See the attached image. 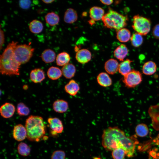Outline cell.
<instances>
[{
  "label": "cell",
  "instance_id": "obj_31",
  "mask_svg": "<svg viewBox=\"0 0 159 159\" xmlns=\"http://www.w3.org/2000/svg\"><path fill=\"white\" fill-rule=\"evenodd\" d=\"M135 131L137 135L140 137L146 136L149 132L148 126L143 123L137 125L135 127Z\"/></svg>",
  "mask_w": 159,
  "mask_h": 159
},
{
  "label": "cell",
  "instance_id": "obj_26",
  "mask_svg": "<svg viewBox=\"0 0 159 159\" xmlns=\"http://www.w3.org/2000/svg\"><path fill=\"white\" fill-rule=\"evenodd\" d=\"M29 28L32 33L34 34H39L42 31L43 25L40 21L34 19L29 23Z\"/></svg>",
  "mask_w": 159,
  "mask_h": 159
},
{
  "label": "cell",
  "instance_id": "obj_30",
  "mask_svg": "<svg viewBox=\"0 0 159 159\" xmlns=\"http://www.w3.org/2000/svg\"><path fill=\"white\" fill-rule=\"evenodd\" d=\"M17 150L19 154L23 156L29 155L31 150L30 147L27 144L24 142H21L18 144Z\"/></svg>",
  "mask_w": 159,
  "mask_h": 159
},
{
  "label": "cell",
  "instance_id": "obj_39",
  "mask_svg": "<svg viewBox=\"0 0 159 159\" xmlns=\"http://www.w3.org/2000/svg\"><path fill=\"white\" fill-rule=\"evenodd\" d=\"M100 1L103 4L107 5H111L113 2V1L112 0H100Z\"/></svg>",
  "mask_w": 159,
  "mask_h": 159
},
{
  "label": "cell",
  "instance_id": "obj_12",
  "mask_svg": "<svg viewBox=\"0 0 159 159\" xmlns=\"http://www.w3.org/2000/svg\"><path fill=\"white\" fill-rule=\"evenodd\" d=\"M30 77L31 80L34 83H40L45 78L44 72L40 68H35L31 71Z\"/></svg>",
  "mask_w": 159,
  "mask_h": 159
},
{
  "label": "cell",
  "instance_id": "obj_28",
  "mask_svg": "<svg viewBox=\"0 0 159 159\" xmlns=\"http://www.w3.org/2000/svg\"><path fill=\"white\" fill-rule=\"evenodd\" d=\"M46 22L50 26H54L58 24L59 21V15L54 12H49L45 17Z\"/></svg>",
  "mask_w": 159,
  "mask_h": 159
},
{
  "label": "cell",
  "instance_id": "obj_37",
  "mask_svg": "<svg viewBox=\"0 0 159 159\" xmlns=\"http://www.w3.org/2000/svg\"><path fill=\"white\" fill-rule=\"evenodd\" d=\"M152 34L153 37L156 39H159V24L156 25L152 30Z\"/></svg>",
  "mask_w": 159,
  "mask_h": 159
},
{
  "label": "cell",
  "instance_id": "obj_4",
  "mask_svg": "<svg viewBox=\"0 0 159 159\" xmlns=\"http://www.w3.org/2000/svg\"><path fill=\"white\" fill-rule=\"evenodd\" d=\"M102 19L104 26L114 29L117 32L126 26L128 18L127 16L110 9Z\"/></svg>",
  "mask_w": 159,
  "mask_h": 159
},
{
  "label": "cell",
  "instance_id": "obj_27",
  "mask_svg": "<svg viewBox=\"0 0 159 159\" xmlns=\"http://www.w3.org/2000/svg\"><path fill=\"white\" fill-rule=\"evenodd\" d=\"M148 113L153 122L159 124V104L150 106L148 109Z\"/></svg>",
  "mask_w": 159,
  "mask_h": 159
},
{
  "label": "cell",
  "instance_id": "obj_34",
  "mask_svg": "<svg viewBox=\"0 0 159 159\" xmlns=\"http://www.w3.org/2000/svg\"><path fill=\"white\" fill-rule=\"evenodd\" d=\"M112 155L113 159H124L126 153L122 149L117 148L112 151Z\"/></svg>",
  "mask_w": 159,
  "mask_h": 159
},
{
  "label": "cell",
  "instance_id": "obj_17",
  "mask_svg": "<svg viewBox=\"0 0 159 159\" xmlns=\"http://www.w3.org/2000/svg\"><path fill=\"white\" fill-rule=\"evenodd\" d=\"M97 79L99 84L103 87H109L111 85L112 83L111 78L106 72H102L99 74Z\"/></svg>",
  "mask_w": 159,
  "mask_h": 159
},
{
  "label": "cell",
  "instance_id": "obj_23",
  "mask_svg": "<svg viewBox=\"0 0 159 159\" xmlns=\"http://www.w3.org/2000/svg\"><path fill=\"white\" fill-rule=\"evenodd\" d=\"M157 66L153 62L150 61L144 63L142 68V72L144 74L150 75L154 74L156 71Z\"/></svg>",
  "mask_w": 159,
  "mask_h": 159
},
{
  "label": "cell",
  "instance_id": "obj_13",
  "mask_svg": "<svg viewBox=\"0 0 159 159\" xmlns=\"http://www.w3.org/2000/svg\"><path fill=\"white\" fill-rule=\"evenodd\" d=\"M119 64L116 60L114 59H110L105 62L104 68L108 73L113 74L118 70Z\"/></svg>",
  "mask_w": 159,
  "mask_h": 159
},
{
  "label": "cell",
  "instance_id": "obj_35",
  "mask_svg": "<svg viewBox=\"0 0 159 159\" xmlns=\"http://www.w3.org/2000/svg\"><path fill=\"white\" fill-rule=\"evenodd\" d=\"M65 153L64 151L57 150L53 153L51 159H65Z\"/></svg>",
  "mask_w": 159,
  "mask_h": 159
},
{
  "label": "cell",
  "instance_id": "obj_36",
  "mask_svg": "<svg viewBox=\"0 0 159 159\" xmlns=\"http://www.w3.org/2000/svg\"><path fill=\"white\" fill-rule=\"evenodd\" d=\"M31 3V1L30 0H20L19 1L20 7L24 9H27L29 8Z\"/></svg>",
  "mask_w": 159,
  "mask_h": 159
},
{
  "label": "cell",
  "instance_id": "obj_2",
  "mask_svg": "<svg viewBox=\"0 0 159 159\" xmlns=\"http://www.w3.org/2000/svg\"><path fill=\"white\" fill-rule=\"evenodd\" d=\"M18 42L12 41L7 46L0 55V71L3 75H19L20 64L15 60L14 51Z\"/></svg>",
  "mask_w": 159,
  "mask_h": 159
},
{
  "label": "cell",
  "instance_id": "obj_20",
  "mask_svg": "<svg viewBox=\"0 0 159 159\" xmlns=\"http://www.w3.org/2000/svg\"><path fill=\"white\" fill-rule=\"evenodd\" d=\"M63 75L67 79H71L75 75L76 69L74 65L69 63L63 66L62 69Z\"/></svg>",
  "mask_w": 159,
  "mask_h": 159
},
{
  "label": "cell",
  "instance_id": "obj_11",
  "mask_svg": "<svg viewBox=\"0 0 159 159\" xmlns=\"http://www.w3.org/2000/svg\"><path fill=\"white\" fill-rule=\"evenodd\" d=\"M92 55L90 51L87 49L79 50L76 53L75 58L79 63L84 64L89 62L91 59Z\"/></svg>",
  "mask_w": 159,
  "mask_h": 159
},
{
  "label": "cell",
  "instance_id": "obj_22",
  "mask_svg": "<svg viewBox=\"0 0 159 159\" xmlns=\"http://www.w3.org/2000/svg\"><path fill=\"white\" fill-rule=\"evenodd\" d=\"M130 31L125 28H123L117 31L116 37L122 42H126L128 41L131 38Z\"/></svg>",
  "mask_w": 159,
  "mask_h": 159
},
{
  "label": "cell",
  "instance_id": "obj_41",
  "mask_svg": "<svg viewBox=\"0 0 159 159\" xmlns=\"http://www.w3.org/2000/svg\"><path fill=\"white\" fill-rule=\"evenodd\" d=\"M88 22H89V23L91 25H92L93 24H94L95 23V21L92 19L88 21Z\"/></svg>",
  "mask_w": 159,
  "mask_h": 159
},
{
  "label": "cell",
  "instance_id": "obj_33",
  "mask_svg": "<svg viewBox=\"0 0 159 159\" xmlns=\"http://www.w3.org/2000/svg\"><path fill=\"white\" fill-rule=\"evenodd\" d=\"M16 110L18 114L21 116H27L30 112L29 108L22 102L17 104Z\"/></svg>",
  "mask_w": 159,
  "mask_h": 159
},
{
  "label": "cell",
  "instance_id": "obj_29",
  "mask_svg": "<svg viewBox=\"0 0 159 159\" xmlns=\"http://www.w3.org/2000/svg\"><path fill=\"white\" fill-rule=\"evenodd\" d=\"M47 74L48 77L52 80H57L62 76V70L59 68L54 66L49 68Z\"/></svg>",
  "mask_w": 159,
  "mask_h": 159
},
{
  "label": "cell",
  "instance_id": "obj_18",
  "mask_svg": "<svg viewBox=\"0 0 159 159\" xmlns=\"http://www.w3.org/2000/svg\"><path fill=\"white\" fill-rule=\"evenodd\" d=\"M65 91L69 95L74 96L78 93L80 89L78 84L74 80H70L64 87Z\"/></svg>",
  "mask_w": 159,
  "mask_h": 159
},
{
  "label": "cell",
  "instance_id": "obj_16",
  "mask_svg": "<svg viewBox=\"0 0 159 159\" xmlns=\"http://www.w3.org/2000/svg\"><path fill=\"white\" fill-rule=\"evenodd\" d=\"M68 103L63 100H57L53 104V108L56 112L63 113L67 111L68 108Z\"/></svg>",
  "mask_w": 159,
  "mask_h": 159
},
{
  "label": "cell",
  "instance_id": "obj_42",
  "mask_svg": "<svg viewBox=\"0 0 159 159\" xmlns=\"http://www.w3.org/2000/svg\"><path fill=\"white\" fill-rule=\"evenodd\" d=\"M158 137L159 138V134H158Z\"/></svg>",
  "mask_w": 159,
  "mask_h": 159
},
{
  "label": "cell",
  "instance_id": "obj_40",
  "mask_svg": "<svg viewBox=\"0 0 159 159\" xmlns=\"http://www.w3.org/2000/svg\"><path fill=\"white\" fill-rule=\"evenodd\" d=\"M43 2L46 4H50L52 3L53 1H54V0H42V1Z\"/></svg>",
  "mask_w": 159,
  "mask_h": 159
},
{
  "label": "cell",
  "instance_id": "obj_15",
  "mask_svg": "<svg viewBox=\"0 0 159 159\" xmlns=\"http://www.w3.org/2000/svg\"><path fill=\"white\" fill-rule=\"evenodd\" d=\"M128 49L126 46L122 44L118 46L114 52V55L120 61H123L128 53Z\"/></svg>",
  "mask_w": 159,
  "mask_h": 159
},
{
  "label": "cell",
  "instance_id": "obj_5",
  "mask_svg": "<svg viewBox=\"0 0 159 159\" xmlns=\"http://www.w3.org/2000/svg\"><path fill=\"white\" fill-rule=\"evenodd\" d=\"M34 50L30 44H17L14 51V58L20 65L25 64L32 57Z\"/></svg>",
  "mask_w": 159,
  "mask_h": 159
},
{
  "label": "cell",
  "instance_id": "obj_19",
  "mask_svg": "<svg viewBox=\"0 0 159 159\" xmlns=\"http://www.w3.org/2000/svg\"><path fill=\"white\" fill-rule=\"evenodd\" d=\"M78 15L76 11L72 8L68 9L65 11L64 17V22L68 24H72L77 21Z\"/></svg>",
  "mask_w": 159,
  "mask_h": 159
},
{
  "label": "cell",
  "instance_id": "obj_14",
  "mask_svg": "<svg viewBox=\"0 0 159 159\" xmlns=\"http://www.w3.org/2000/svg\"><path fill=\"white\" fill-rule=\"evenodd\" d=\"M89 13L91 19L97 21L102 19L105 15V11L100 7L94 6L90 9Z\"/></svg>",
  "mask_w": 159,
  "mask_h": 159
},
{
  "label": "cell",
  "instance_id": "obj_1",
  "mask_svg": "<svg viewBox=\"0 0 159 159\" xmlns=\"http://www.w3.org/2000/svg\"><path fill=\"white\" fill-rule=\"evenodd\" d=\"M102 139V145L106 150L112 151L117 148H122L125 151L127 157L133 156L136 140L126 136L124 132L118 127H109L104 130Z\"/></svg>",
  "mask_w": 159,
  "mask_h": 159
},
{
  "label": "cell",
  "instance_id": "obj_32",
  "mask_svg": "<svg viewBox=\"0 0 159 159\" xmlns=\"http://www.w3.org/2000/svg\"><path fill=\"white\" fill-rule=\"evenodd\" d=\"M132 45L134 47H140L143 43V39L142 35L137 33L133 34L130 38Z\"/></svg>",
  "mask_w": 159,
  "mask_h": 159
},
{
  "label": "cell",
  "instance_id": "obj_21",
  "mask_svg": "<svg viewBox=\"0 0 159 159\" xmlns=\"http://www.w3.org/2000/svg\"><path fill=\"white\" fill-rule=\"evenodd\" d=\"M42 61L46 63L53 62L56 58V54L52 50L48 49L44 50L40 56Z\"/></svg>",
  "mask_w": 159,
  "mask_h": 159
},
{
  "label": "cell",
  "instance_id": "obj_38",
  "mask_svg": "<svg viewBox=\"0 0 159 159\" xmlns=\"http://www.w3.org/2000/svg\"><path fill=\"white\" fill-rule=\"evenodd\" d=\"M0 50L1 49L3 45L4 42V32L3 30H1L0 28Z\"/></svg>",
  "mask_w": 159,
  "mask_h": 159
},
{
  "label": "cell",
  "instance_id": "obj_24",
  "mask_svg": "<svg viewBox=\"0 0 159 159\" xmlns=\"http://www.w3.org/2000/svg\"><path fill=\"white\" fill-rule=\"evenodd\" d=\"M132 61L129 59L122 61L119 64L118 71L124 76L129 73L132 70L130 64Z\"/></svg>",
  "mask_w": 159,
  "mask_h": 159
},
{
  "label": "cell",
  "instance_id": "obj_3",
  "mask_svg": "<svg viewBox=\"0 0 159 159\" xmlns=\"http://www.w3.org/2000/svg\"><path fill=\"white\" fill-rule=\"evenodd\" d=\"M25 127L27 138L32 141L38 142L43 137L46 132V126L42 117L31 115L26 120Z\"/></svg>",
  "mask_w": 159,
  "mask_h": 159
},
{
  "label": "cell",
  "instance_id": "obj_10",
  "mask_svg": "<svg viewBox=\"0 0 159 159\" xmlns=\"http://www.w3.org/2000/svg\"><path fill=\"white\" fill-rule=\"evenodd\" d=\"M15 111V106L12 104L6 102L1 106L0 108V112L1 116L5 118L11 117Z\"/></svg>",
  "mask_w": 159,
  "mask_h": 159
},
{
  "label": "cell",
  "instance_id": "obj_8",
  "mask_svg": "<svg viewBox=\"0 0 159 159\" xmlns=\"http://www.w3.org/2000/svg\"><path fill=\"white\" fill-rule=\"evenodd\" d=\"M47 122L52 130V134L54 135L62 133L64 127L62 121L57 117H49Z\"/></svg>",
  "mask_w": 159,
  "mask_h": 159
},
{
  "label": "cell",
  "instance_id": "obj_7",
  "mask_svg": "<svg viewBox=\"0 0 159 159\" xmlns=\"http://www.w3.org/2000/svg\"><path fill=\"white\" fill-rule=\"evenodd\" d=\"M142 80L141 73L135 70H132L124 76L122 81L125 86L129 88H133L140 84Z\"/></svg>",
  "mask_w": 159,
  "mask_h": 159
},
{
  "label": "cell",
  "instance_id": "obj_25",
  "mask_svg": "<svg viewBox=\"0 0 159 159\" xmlns=\"http://www.w3.org/2000/svg\"><path fill=\"white\" fill-rule=\"evenodd\" d=\"M70 59V55L67 53L62 52L57 55L56 59V64L58 66H64L69 63Z\"/></svg>",
  "mask_w": 159,
  "mask_h": 159
},
{
  "label": "cell",
  "instance_id": "obj_6",
  "mask_svg": "<svg viewBox=\"0 0 159 159\" xmlns=\"http://www.w3.org/2000/svg\"><path fill=\"white\" fill-rule=\"evenodd\" d=\"M132 27L137 33L142 35H147L150 31L151 22L148 18L137 15L133 17Z\"/></svg>",
  "mask_w": 159,
  "mask_h": 159
},
{
  "label": "cell",
  "instance_id": "obj_9",
  "mask_svg": "<svg viewBox=\"0 0 159 159\" xmlns=\"http://www.w3.org/2000/svg\"><path fill=\"white\" fill-rule=\"evenodd\" d=\"M27 131L25 126L21 124L15 125L13 130L14 138L18 141L24 140L27 137Z\"/></svg>",
  "mask_w": 159,
  "mask_h": 159
}]
</instances>
